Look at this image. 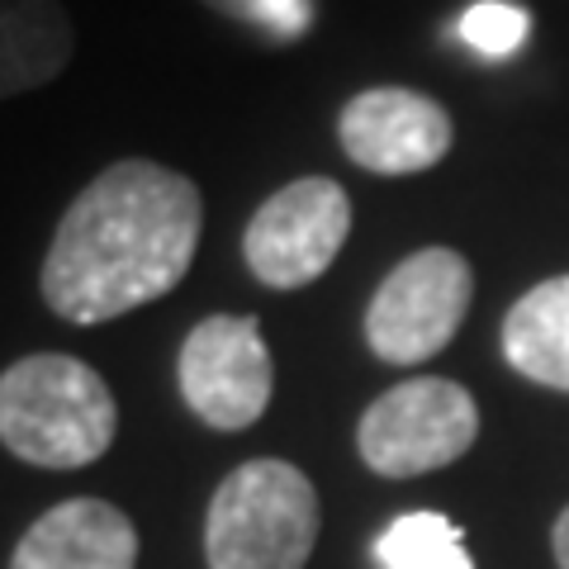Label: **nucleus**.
I'll use <instances>...</instances> for the list:
<instances>
[{"instance_id": "nucleus-12", "label": "nucleus", "mask_w": 569, "mask_h": 569, "mask_svg": "<svg viewBox=\"0 0 569 569\" xmlns=\"http://www.w3.org/2000/svg\"><path fill=\"white\" fill-rule=\"evenodd\" d=\"M380 569H475L466 537L447 512H403L376 537Z\"/></svg>"}, {"instance_id": "nucleus-10", "label": "nucleus", "mask_w": 569, "mask_h": 569, "mask_svg": "<svg viewBox=\"0 0 569 569\" xmlns=\"http://www.w3.org/2000/svg\"><path fill=\"white\" fill-rule=\"evenodd\" d=\"M77 29L62 0H0V100L58 81Z\"/></svg>"}, {"instance_id": "nucleus-6", "label": "nucleus", "mask_w": 569, "mask_h": 569, "mask_svg": "<svg viewBox=\"0 0 569 569\" xmlns=\"http://www.w3.org/2000/svg\"><path fill=\"white\" fill-rule=\"evenodd\" d=\"M186 408L213 432H247L276 395V361L252 313L200 318L176 356Z\"/></svg>"}, {"instance_id": "nucleus-8", "label": "nucleus", "mask_w": 569, "mask_h": 569, "mask_svg": "<svg viewBox=\"0 0 569 569\" xmlns=\"http://www.w3.org/2000/svg\"><path fill=\"white\" fill-rule=\"evenodd\" d=\"M451 114L432 96L403 91V86H376L342 104L337 114V142L370 176H418L432 171L451 152Z\"/></svg>"}, {"instance_id": "nucleus-11", "label": "nucleus", "mask_w": 569, "mask_h": 569, "mask_svg": "<svg viewBox=\"0 0 569 569\" xmlns=\"http://www.w3.org/2000/svg\"><path fill=\"white\" fill-rule=\"evenodd\" d=\"M503 356L531 385L569 395V276L531 284L508 309Z\"/></svg>"}, {"instance_id": "nucleus-15", "label": "nucleus", "mask_w": 569, "mask_h": 569, "mask_svg": "<svg viewBox=\"0 0 569 569\" xmlns=\"http://www.w3.org/2000/svg\"><path fill=\"white\" fill-rule=\"evenodd\" d=\"M550 550H556V565L569 569V508L556 518V527H550Z\"/></svg>"}, {"instance_id": "nucleus-2", "label": "nucleus", "mask_w": 569, "mask_h": 569, "mask_svg": "<svg viewBox=\"0 0 569 569\" xmlns=\"http://www.w3.org/2000/svg\"><path fill=\"white\" fill-rule=\"evenodd\" d=\"M119 403L96 366L33 351L0 370V447L39 470H81L114 447Z\"/></svg>"}, {"instance_id": "nucleus-13", "label": "nucleus", "mask_w": 569, "mask_h": 569, "mask_svg": "<svg viewBox=\"0 0 569 569\" xmlns=\"http://www.w3.org/2000/svg\"><path fill=\"white\" fill-rule=\"evenodd\" d=\"M531 33V14L512 0H479L460 20V39H466L479 58H508L518 52Z\"/></svg>"}, {"instance_id": "nucleus-5", "label": "nucleus", "mask_w": 569, "mask_h": 569, "mask_svg": "<svg viewBox=\"0 0 569 569\" xmlns=\"http://www.w3.org/2000/svg\"><path fill=\"white\" fill-rule=\"evenodd\" d=\"M475 299V271L456 247H422L380 280L366 309V342L385 366H422L451 347Z\"/></svg>"}, {"instance_id": "nucleus-7", "label": "nucleus", "mask_w": 569, "mask_h": 569, "mask_svg": "<svg viewBox=\"0 0 569 569\" xmlns=\"http://www.w3.org/2000/svg\"><path fill=\"white\" fill-rule=\"evenodd\" d=\"M351 233V200L332 176H299L266 200L242 233V257L266 290H305Z\"/></svg>"}, {"instance_id": "nucleus-1", "label": "nucleus", "mask_w": 569, "mask_h": 569, "mask_svg": "<svg viewBox=\"0 0 569 569\" xmlns=\"http://www.w3.org/2000/svg\"><path fill=\"white\" fill-rule=\"evenodd\" d=\"M204 233V194L186 171L123 157L52 228L39 290L77 328L114 323L186 280Z\"/></svg>"}, {"instance_id": "nucleus-14", "label": "nucleus", "mask_w": 569, "mask_h": 569, "mask_svg": "<svg viewBox=\"0 0 569 569\" xmlns=\"http://www.w3.org/2000/svg\"><path fill=\"white\" fill-rule=\"evenodd\" d=\"M200 6L213 10V14H223V20H233V24H247V29H252V24H257L261 0H200Z\"/></svg>"}, {"instance_id": "nucleus-4", "label": "nucleus", "mask_w": 569, "mask_h": 569, "mask_svg": "<svg viewBox=\"0 0 569 569\" xmlns=\"http://www.w3.org/2000/svg\"><path fill=\"white\" fill-rule=\"evenodd\" d=\"M479 441V403L466 385L413 376L385 389L356 422V451L380 479H418L456 466Z\"/></svg>"}, {"instance_id": "nucleus-3", "label": "nucleus", "mask_w": 569, "mask_h": 569, "mask_svg": "<svg viewBox=\"0 0 569 569\" xmlns=\"http://www.w3.org/2000/svg\"><path fill=\"white\" fill-rule=\"evenodd\" d=\"M318 546L313 479L261 456L223 479L204 512L209 569H305Z\"/></svg>"}, {"instance_id": "nucleus-9", "label": "nucleus", "mask_w": 569, "mask_h": 569, "mask_svg": "<svg viewBox=\"0 0 569 569\" xmlns=\"http://www.w3.org/2000/svg\"><path fill=\"white\" fill-rule=\"evenodd\" d=\"M138 527L104 498H67L33 522L10 556V569H133Z\"/></svg>"}]
</instances>
